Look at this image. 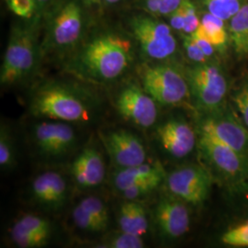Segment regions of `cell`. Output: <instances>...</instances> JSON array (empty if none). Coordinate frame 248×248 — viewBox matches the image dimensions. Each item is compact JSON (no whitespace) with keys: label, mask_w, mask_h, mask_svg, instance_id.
Returning a JSON list of instances; mask_svg holds the SVG:
<instances>
[{"label":"cell","mask_w":248,"mask_h":248,"mask_svg":"<svg viewBox=\"0 0 248 248\" xmlns=\"http://www.w3.org/2000/svg\"><path fill=\"white\" fill-rule=\"evenodd\" d=\"M50 0H36V2H37V5H38V8H40L41 6H43V5H45L46 3H48Z\"/></svg>","instance_id":"obj_38"},{"label":"cell","mask_w":248,"mask_h":248,"mask_svg":"<svg viewBox=\"0 0 248 248\" xmlns=\"http://www.w3.org/2000/svg\"><path fill=\"white\" fill-rule=\"evenodd\" d=\"M143 247L144 242L142 236L122 230L108 235L98 246V248H142Z\"/></svg>","instance_id":"obj_25"},{"label":"cell","mask_w":248,"mask_h":248,"mask_svg":"<svg viewBox=\"0 0 248 248\" xmlns=\"http://www.w3.org/2000/svg\"><path fill=\"white\" fill-rule=\"evenodd\" d=\"M9 9L19 18H31L38 5L36 0H6Z\"/></svg>","instance_id":"obj_29"},{"label":"cell","mask_w":248,"mask_h":248,"mask_svg":"<svg viewBox=\"0 0 248 248\" xmlns=\"http://www.w3.org/2000/svg\"><path fill=\"white\" fill-rule=\"evenodd\" d=\"M208 12L214 16L228 20L243 7L244 0H202Z\"/></svg>","instance_id":"obj_24"},{"label":"cell","mask_w":248,"mask_h":248,"mask_svg":"<svg viewBox=\"0 0 248 248\" xmlns=\"http://www.w3.org/2000/svg\"><path fill=\"white\" fill-rule=\"evenodd\" d=\"M72 218L74 223L80 230L88 232H100L106 230L98 220H96L90 213H88L79 203L78 204L72 213Z\"/></svg>","instance_id":"obj_26"},{"label":"cell","mask_w":248,"mask_h":248,"mask_svg":"<svg viewBox=\"0 0 248 248\" xmlns=\"http://www.w3.org/2000/svg\"><path fill=\"white\" fill-rule=\"evenodd\" d=\"M157 135L164 149L177 158L185 157L195 147V133L182 121L171 120L160 125Z\"/></svg>","instance_id":"obj_17"},{"label":"cell","mask_w":248,"mask_h":248,"mask_svg":"<svg viewBox=\"0 0 248 248\" xmlns=\"http://www.w3.org/2000/svg\"><path fill=\"white\" fill-rule=\"evenodd\" d=\"M222 242L233 248H248V220L225 232Z\"/></svg>","instance_id":"obj_28"},{"label":"cell","mask_w":248,"mask_h":248,"mask_svg":"<svg viewBox=\"0 0 248 248\" xmlns=\"http://www.w3.org/2000/svg\"><path fill=\"white\" fill-rule=\"evenodd\" d=\"M168 17L169 18V25L172 29L183 31L185 16H184V8L182 3L177 9H175L172 13H170Z\"/></svg>","instance_id":"obj_34"},{"label":"cell","mask_w":248,"mask_h":248,"mask_svg":"<svg viewBox=\"0 0 248 248\" xmlns=\"http://www.w3.org/2000/svg\"><path fill=\"white\" fill-rule=\"evenodd\" d=\"M103 144L118 169H128L146 163L147 155L142 140L127 130H117L102 137Z\"/></svg>","instance_id":"obj_11"},{"label":"cell","mask_w":248,"mask_h":248,"mask_svg":"<svg viewBox=\"0 0 248 248\" xmlns=\"http://www.w3.org/2000/svg\"><path fill=\"white\" fill-rule=\"evenodd\" d=\"M80 205L90 213L103 226L108 227L109 222V215L105 203L95 196H89L81 200Z\"/></svg>","instance_id":"obj_27"},{"label":"cell","mask_w":248,"mask_h":248,"mask_svg":"<svg viewBox=\"0 0 248 248\" xmlns=\"http://www.w3.org/2000/svg\"><path fill=\"white\" fill-rule=\"evenodd\" d=\"M190 35L192 36L193 40L195 41L196 44L199 45V47L201 48V50L203 52L204 54L210 58L212 57L214 53H215V48L210 41L205 37V36L197 29L193 33H191Z\"/></svg>","instance_id":"obj_33"},{"label":"cell","mask_w":248,"mask_h":248,"mask_svg":"<svg viewBox=\"0 0 248 248\" xmlns=\"http://www.w3.org/2000/svg\"><path fill=\"white\" fill-rule=\"evenodd\" d=\"M120 230L142 236L148 229V220L142 204L129 201L121 205L118 214Z\"/></svg>","instance_id":"obj_20"},{"label":"cell","mask_w":248,"mask_h":248,"mask_svg":"<svg viewBox=\"0 0 248 248\" xmlns=\"http://www.w3.org/2000/svg\"><path fill=\"white\" fill-rule=\"evenodd\" d=\"M16 165L15 142L9 126L3 121L0 126V167L2 171L13 169Z\"/></svg>","instance_id":"obj_23"},{"label":"cell","mask_w":248,"mask_h":248,"mask_svg":"<svg viewBox=\"0 0 248 248\" xmlns=\"http://www.w3.org/2000/svg\"><path fill=\"white\" fill-rule=\"evenodd\" d=\"M133 35L142 54L153 60H164L172 56L177 43L172 28L152 15H138L130 21Z\"/></svg>","instance_id":"obj_5"},{"label":"cell","mask_w":248,"mask_h":248,"mask_svg":"<svg viewBox=\"0 0 248 248\" xmlns=\"http://www.w3.org/2000/svg\"><path fill=\"white\" fill-rule=\"evenodd\" d=\"M104 1H106L107 3H108V4H115V3H118L121 0H104Z\"/></svg>","instance_id":"obj_39"},{"label":"cell","mask_w":248,"mask_h":248,"mask_svg":"<svg viewBox=\"0 0 248 248\" xmlns=\"http://www.w3.org/2000/svg\"><path fill=\"white\" fill-rule=\"evenodd\" d=\"M182 5L184 8L185 23L183 31L185 34H191L200 26L201 20L199 19L195 5L190 0H183Z\"/></svg>","instance_id":"obj_30"},{"label":"cell","mask_w":248,"mask_h":248,"mask_svg":"<svg viewBox=\"0 0 248 248\" xmlns=\"http://www.w3.org/2000/svg\"><path fill=\"white\" fill-rule=\"evenodd\" d=\"M143 9L154 17L161 16V0H142Z\"/></svg>","instance_id":"obj_35"},{"label":"cell","mask_w":248,"mask_h":248,"mask_svg":"<svg viewBox=\"0 0 248 248\" xmlns=\"http://www.w3.org/2000/svg\"><path fill=\"white\" fill-rule=\"evenodd\" d=\"M84 1L87 2L88 4H91V5H98L101 2V0H84Z\"/></svg>","instance_id":"obj_37"},{"label":"cell","mask_w":248,"mask_h":248,"mask_svg":"<svg viewBox=\"0 0 248 248\" xmlns=\"http://www.w3.org/2000/svg\"><path fill=\"white\" fill-rule=\"evenodd\" d=\"M141 80L145 92L164 106L181 104L190 93L186 75L169 64L144 65Z\"/></svg>","instance_id":"obj_4"},{"label":"cell","mask_w":248,"mask_h":248,"mask_svg":"<svg viewBox=\"0 0 248 248\" xmlns=\"http://www.w3.org/2000/svg\"><path fill=\"white\" fill-rule=\"evenodd\" d=\"M233 101L242 115L244 123L248 127V84H246L235 94Z\"/></svg>","instance_id":"obj_32"},{"label":"cell","mask_w":248,"mask_h":248,"mask_svg":"<svg viewBox=\"0 0 248 248\" xmlns=\"http://www.w3.org/2000/svg\"><path fill=\"white\" fill-rule=\"evenodd\" d=\"M51 222L42 216L25 214L18 219L9 230L10 239L21 248H40L48 245L52 238Z\"/></svg>","instance_id":"obj_12"},{"label":"cell","mask_w":248,"mask_h":248,"mask_svg":"<svg viewBox=\"0 0 248 248\" xmlns=\"http://www.w3.org/2000/svg\"><path fill=\"white\" fill-rule=\"evenodd\" d=\"M166 177L165 170L160 163L142 164L128 169H118L113 177V185L120 192L128 186L146 182L162 183Z\"/></svg>","instance_id":"obj_19"},{"label":"cell","mask_w":248,"mask_h":248,"mask_svg":"<svg viewBox=\"0 0 248 248\" xmlns=\"http://www.w3.org/2000/svg\"><path fill=\"white\" fill-rule=\"evenodd\" d=\"M224 21L222 18L207 12L201 18L200 26L198 27V30L210 41L214 48L221 52L226 49L229 38Z\"/></svg>","instance_id":"obj_22"},{"label":"cell","mask_w":248,"mask_h":248,"mask_svg":"<svg viewBox=\"0 0 248 248\" xmlns=\"http://www.w3.org/2000/svg\"><path fill=\"white\" fill-rule=\"evenodd\" d=\"M168 187L169 191L179 200L199 205L203 202L210 193L212 177L202 167H183L169 174Z\"/></svg>","instance_id":"obj_9"},{"label":"cell","mask_w":248,"mask_h":248,"mask_svg":"<svg viewBox=\"0 0 248 248\" xmlns=\"http://www.w3.org/2000/svg\"><path fill=\"white\" fill-rule=\"evenodd\" d=\"M41 55L36 23L17 24L9 35L0 70L2 87H11L29 78Z\"/></svg>","instance_id":"obj_3"},{"label":"cell","mask_w":248,"mask_h":248,"mask_svg":"<svg viewBox=\"0 0 248 248\" xmlns=\"http://www.w3.org/2000/svg\"><path fill=\"white\" fill-rule=\"evenodd\" d=\"M155 218L160 232L170 239L179 238L189 230V212L185 204L174 199L162 198L155 207Z\"/></svg>","instance_id":"obj_13"},{"label":"cell","mask_w":248,"mask_h":248,"mask_svg":"<svg viewBox=\"0 0 248 248\" xmlns=\"http://www.w3.org/2000/svg\"><path fill=\"white\" fill-rule=\"evenodd\" d=\"M200 131L209 133L239 153L246 159L248 155V131L230 115L212 117L205 120Z\"/></svg>","instance_id":"obj_14"},{"label":"cell","mask_w":248,"mask_h":248,"mask_svg":"<svg viewBox=\"0 0 248 248\" xmlns=\"http://www.w3.org/2000/svg\"><path fill=\"white\" fill-rule=\"evenodd\" d=\"M31 190L36 202L48 209L56 210L67 199V183L64 177L53 171L37 176L31 183Z\"/></svg>","instance_id":"obj_18"},{"label":"cell","mask_w":248,"mask_h":248,"mask_svg":"<svg viewBox=\"0 0 248 248\" xmlns=\"http://www.w3.org/2000/svg\"><path fill=\"white\" fill-rule=\"evenodd\" d=\"M200 146L213 165L225 174L237 176L245 171L247 159L227 144L200 131Z\"/></svg>","instance_id":"obj_16"},{"label":"cell","mask_w":248,"mask_h":248,"mask_svg":"<svg viewBox=\"0 0 248 248\" xmlns=\"http://www.w3.org/2000/svg\"><path fill=\"white\" fill-rule=\"evenodd\" d=\"M183 46L186 51L187 57L196 63H205L207 62L208 57L201 50L199 45L196 44L192 36L185 34L183 36Z\"/></svg>","instance_id":"obj_31"},{"label":"cell","mask_w":248,"mask_h":248,"mask_svg":"<svg viewBox=\"0 0 248 248\" xmlns=\"http://www.w3.org/2000/svg\"><path fill=\"white\" fill-rule=\"evenodd\" d=\"M94 108V103L89 96L57 81L46 82L40 86L30 102L31 115L69 124L89 121Z\"/></svg>","instance_id":"obj_2"},{"label":"cell","mask_w":248,"mask_h":248,"mask_svg":"<svg viewBox=\"0 0 248 248\" xmlns=\"http://www.w3.org/2000/svg\"><path fill=\"white\" fill-rule=\"evenodd\" d=\"M185 75L198 105L209 110L221 106L227 92V81L218 66L197 63Z\"/></svg>","instance_id":"obj_7"},{"label":"cell","mask_w":248,"mask_h":248,"mask_svg":"<svg viewBox=\"0 0 248 248\" xmlns=\"http://www.w3.org/2000/svg\"><path fill=\"white\" fill-rule=\"evenodd\" d=\"M229 34L235 53L239 56L248 55V3L231 18Z\"/></svg>","instance_id":"obj_21"},{"label":"cell","mask_w":248,"mask_h":248,"mask_svg":"<svg viewBox=\"0 0 248 248\" xmlns=\"http://www.w3.org/2000/svg\"><path fill=\"white\" fill-rule=\"evenodd\" d=\"M33 142L38 153L47 159L64 157L77 144V133L69 123L44 121L33 126Z\"/></svg>","instance_id":"obj_8"},{"label":"cell","mask_w":248,"mask_h":248,"mask_svg":"<svg viewBox=\"0 0 248 248\" xmlns=\"http://www.w3.org/2000/svg\"><path fill=\"white\" fill-rule=\"evenodd\" d=\"M156 104L144 89L136 85L124 88L116 101L119 113L142 128H149L155 124L158 113Z\"/></svg>","instance_id":"obj_10"},{"label":"cell","mask_w":248,"mask_h":248,"mask_svg":"<svg viewBox=\"0 0 248 248\" xmlns=\"http://www.w3.org/2000/svg\"><path fill=\"white\" fill-rule=\"evenodd\" d=\"M71 174L76 184L81 188L99 186L106 174L102 154L92 145L84 148L72 163Z\"/></svg>","instance_id":"obj_15"},{"label":"cell","mask_w":248,"mask_h":248,"mask_svg":"<svg viewBox=\"0 0 248 248\" xmlns=\"http://www.w3.org/2000/svg\"><path fill=\"white\" fill-rule=\"evenodd\" d=\"M130 40L117 33H104L90 40L75 57L72 69L79 76L98 82L122 77L133 62Z\"/></svg>","instance_id":"obj_1"},{"label":"cell","mask_w":248,"mask_h":248,"mask_svg":"<svg viewBox=\"0 0 248 248\" xmlns=\"http://www.w3.org/2000/svg\"><path fill=\"white\" fill-rule=\"evenodd\" d=\"M183 0H161V16H169L177 9Z\"/></svg>","instance_id":"obj_36"},{"label":"cell","mask_w":248,"mask_h":248,"mask_svg":"<svg viewBox=\"0 0 248 248\" xmlns=\"http://www.w3.org/2000/svg\"><path fill=\"white\" fill-rule=\"evenodd\" d=\"M83 29V13L76 1H68L54 13L41 53H62L74 48L79 41Z\"/></svg>","instance_id":"obj_6"}]
</instances>
